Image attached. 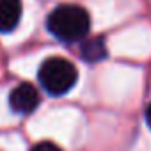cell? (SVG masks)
<instances>
[{"instance_id":"1","label":"cell","mask_w":151,"mask_h":151,"mask_svg":"<svg viewBox=\"0 0 151 151\" xmlns=\"http://www.w3.org/2000/svg\"><path fill=\"white\" fill-rule=\"evenodd\" d=\"M46 27L57 39L73 43L89 34L91 18L89 13L78 6H59L48 14Z\"/></svg>"},{"instance_id":"2","label":"cell","mask_w":151,"mask_h":151,"mask_svg":"<svg viewBox=\"0 0 151 151\" xmlns=\"http://www.w3.org/2000/svg\"><path fill=\"white\" fill-rule=\"evenodd\" d=\"M37 78L50 96H64L77 84L78 71L68 59L50 57L39 66Z\"/></svg>"},{"instance_id":"3","label":"cell","mask_w":151,"mask_h":151,"mask_svg":"<svg viewBox=\"0 0 151 151\" xmlns=\"http://www.w3.org/2000/svg\"><path fill=\"white\" fill-rule=\"evenodd\" d=\"M9 105L16 114H30L39 105V93L30 84H20L9 94Z\"/></svg>"},{"instance_id":"4","label":"cell","mask_w":151,"mask_h":151,"mask_svg":"<svg viewBox=\"0 0 151 151\" xmlns=\"http://www.w3.org/2000/svg\"><path fill=\"white\" fill-rule=\"evenodd\" d=\"M22 0H0V32H13L22 20Z\"/></svg>"},{"instance_id":"5","label":"cell","mask_w":151,"mask_h":151,"mask_svg":"<svg viewBox=\"0 0 151 151\" xmlns=\"http://www.w3.org/2000/svg\"><path fill=\"white\" fill-rule=\"evenodd\" d=\"M80 55L84 60L94 64V62H100L107 57V45H105V39L103 37H86L82 41V46H80Z\"/></svg>"},{"instance_id":"6","label":"cell","mask_w":151,"mask_h":151,"mask_svg":"<svg viewBox=\"0 0 151 151\" xmlns=\"http://www.w3.org/2000/svg\"><path fill=\"white\" fill-rule=\"evenodd\" d=\"M30 151H62L57 144H53V142H39V144H36Z\"/></svg>"},{"instance_id":"7","label":"cell","mask_w":151,"mask_h":151,"mask_svg":"<svg viewBox=\"0 0 151 151\" xmlns=\"http://www.w3.org/2000/svg\"><path fill=\"white\" fill-rule=\"evenodd\" d=\"M144 117H146V123H147V126L151 128V103L147 105V109H146V114H144Z\"/></svg>"}]
</instances>
